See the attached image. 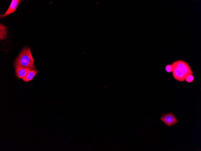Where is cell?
Wrapping results in <instances>:
<instances>
[{
	"label": "cell",
	"mask_w": 201,
	"mask_h": 151,
	"mask_svg": "<svg viewBox=\"0 0 201 151\" xmlns=\"http://www.w3.org/2000/svg\"><path fill=\"white\" fill-rule=\"evenodd\" d=\"M160 119L169 126L173 125L178 122L174 115L170 112L162 114L160 117Z\"/></svg>",
	"instance_id": "3957f363"
},
{
	"label": "cell",
	"mask_w": 201,
	"mask_h": 151,
	"mask_svg": "<svg viewBox=\"0 0 201 151\" xmlns=\"http://www.w3.org/2000/svg\"><path fill=\"white\" fill-rule=\"evenodd\" d=\"M173 66L172 64H169L166 65L165 67V70L168 73H170L173 70Z\"/></svg>",
	"instance_id": "30bf717a"
},
{
	"label": "cell",
	"mask_w": 201,
	"mask_h": 151,
	"mask_svg": "<svg viewBox=\"0 0 201 151\" xmlns=\"http://www.w3.org/2000/svg\"><path fill=\"white\" fill-rule=\"evenodd\" d=\"M38 73L36 69H30L25 77L22 78L23 80L26 82L32 80L35 75Z\"/></svg>",
	"instance_id": "52a82bcc"
},
{
	"label": "cell",
	"mask_w": 201,
	"mask_h": 151,
	"mask_svg": "<svg viewBox=\"0 0 201 151\" xmlns=\"http://www.w3.org/2000/svg\"><path fill=\"white\" fill-rule=\"evenodd\" d=\"M21 1L20 0H12L8 9L4 14L0 15V17L3 18L14 12Z\"/></svg>",
	"instance_id": "5b68a950"
},
{
	"label": "cell",
	"mask_w": 201,
	"mask_h": 151,
	"mask_svg": "<svg viewBox=\"0 0 201 151\" xmlns=\"http://www.w3.org/2000/svg\"><path fill=\"white\" fill-rule=\"evenodd\" d=\"M194 80V77L192 74H190L187 76L185 77V80L188 83H191Z\"/></svg>",
	"instance_id": "9c48e42d"
},
{
	"label": "cell",
	"mask_w": 201,
	"mask_h": 151,
	"mask_svg": "<svg viewBox=\"0 0 201 151\" xmlns=\"http://www.w3.org/2000/svg\"><path fill=\"white\" fill-rule=\"evenodd\" d=\"M172 64L173 68L172 72L174 78L178 81L183 82L185 80L186 76L175 65L173 64Z\"/></svg>",
	"instance_id": "277c9868"
},
{
	"label": "cell",
	"mask_w": 201,
	"mask_h": 151,
	"mask_svg": "<svg viewBox=\"0 0 201 151\" xmlns=\"http://www.w3.org/2000/svg\"><path fill=\"white\" fill-rule=\"evenodd\" d=\"M15 68L23 67L36 69L34 65V60L29 47H25L14 61Z\"/></svg>",
	"instance_id": "6da1fadb"
},
{
	"label": "cell",
	"mask_w": 201,
	"mask_h": 151,
	"mask_svg": "<svg viewBox=\"0 0 201 151\" xmlns=\"http://www.w3.org/2000/svg\"><path fill=\"white\" fill-rule=\"evenodd\" d=\"M172 64L182 71L186 76L193 74V71L188 64L183 60H177Z\"/></svg>",
	"instance_id": "7a4b0ae2"
},
{
	"label": "cell",
	"mask_w": 201,
	"mask_h": 151,
	"mask_svg": "<svg viewBox=\"0 0 201 151\" xmlns=\"http://www.w3.org/2000/svg\"><path fill=\"white\" fill-rule=\"evenodd\" d=\"M30 69H31L23 67L16 69L15 71L17 77L19 79H22L26 76Z\"/></svg>",
	"instance_id": "8992f818"
},
{
	"label": "cell",
	"mask_w": 201,
	"mask_h": 151,
	"mask_svg": "<svg viewBox=\"0 0 201 151\" xmlns=\"http://www.w3.org/2000/svg\"><path fill=\"white\" fill-rule=\"evenodd\" d=\"M7 27L1 24H0V39H5L7 35Z\"/></svg>",
	"instance_id": "ba28073f"
}]
</instances>
